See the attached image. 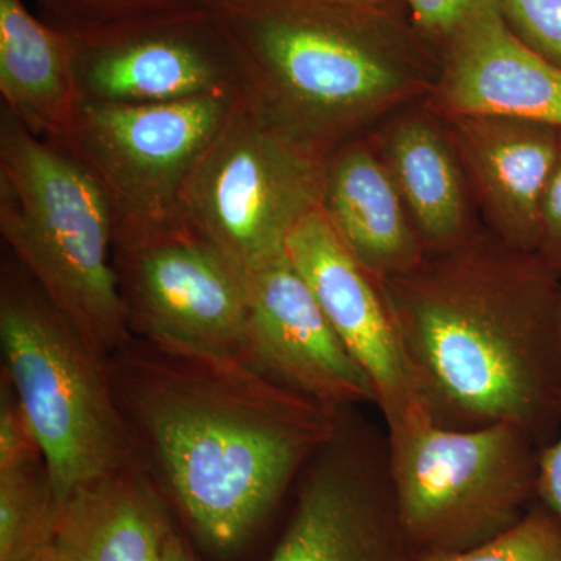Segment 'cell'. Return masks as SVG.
Returning a JSON list of instances; mask_svg holds the SVG:
<instances>
[{
    "label": "cell",
    "mask_w": 561,
    "mask_h": 561,
    "mask_svg": "<svg viewBox=\"0 0 561 561\" xmlns=\"http://www.w3.org/2000/svg\"><path fill=\"white\" fill-rule=\"evenodd\" d=\"M324 160L241 92L187 184V228L249 275L319 209Z\"/></svg>",
    "instance_id": "52a82bcc"
},
{
    "label": "cell",
    "mask_w": 561,
    "mask_h": 561,
    "mask_svg": "<svg viewBox=\"0 0 561 561\" xmlns=\"http://www.w3.org/2000/svg\"><path fill=\"white\" fill-rule=\"evenodd\" d=\"M426 101L440 116L511 117L561 130V68L519 39L494 9L443 50Z\"/></svg>",
    "instance_id": "9a60e30c"
},
{
    "label": "cell",
    "mask_w": 561,
    "mask_h": 561,
    "mask_svg": "<svg viewBox=\"0 0 561 561\" xmlns=\"http://www.w3.org/2000/svg\"><path fill=\"white\" fill-rule=\"evenodd\" d=\"M381 283L434 423L513 424L546 445L561 423L559 272L483 228Z\"/></svg>",
    "instance_id": "7a4b0ae2"
},
{
    "label": "cell",
    "mask_w": 561,
    "mask_h": 561,
    "mask_svg": "<svg viewBox=\"0 0 561 561\" xmlns=\"http://www.w3.org/2000/svg\"><path fill=\"white\" fill-rule=\"evenodd\" d=\"M538 256L561 275V142L541 205Z\"/></svg>",
    "instance_id": "484cf974"
},
{
    "label": "cell",
    "mask_w": 561,
    "mask_h": 561,
    "mask_svg": "<svg viewBox=\"0 0 561 561\" xmlns=\"http://www.w3.org/2000/svg\"><path fill=\"white\" fill-rule=\"evenodd\" d=\"M400 191L426 254L445 253L483 230L459 151L426 99L367 133Z\"/></svg>",
    "instance_id": "2e32d148"
},
{
    "label": "cell",
    "mask_w": 561,
    "mask_h": 561,
    "mask_svg": "<svg viewBox=\"0 0 561 561\" xmlns=\"http://www.w3.org/2000/svg\"><path fill=\"white\" fill-rule=\"evenodd\" d=\"M394 511L415 556L463 551L519 522L541 445L513 424L456 430L427 413L387 427Z\"/></svg>",
    "instance_id": "8992f818"
},
{
    "label": "cell",
    "mask_w": 561,
    "mask_h": 561,
    "mask_svg": "<svg viewBox=\"0 0 561 561\" xmlns=\"http://www.w3.org/2000/svg\"><path fill=\"white\" fill-rule=\"evenodd\" d=\"M0 345L60 504L138 463L108 357L81 337L11 254L0 273Z\"/></svg>",
    "instance_id": "5b68a950"
},
{
    "label": "cell",
    "mask_w": 561,
    "mask_h": 561,
    "mask_svg": "<svg viewBox=\"0 0 561 561\" xmlns=\"http://www.w3.org/2000/svg\"><path fill=\"white\" fill-rule=\"evenodd\" d=\"M68 35L84 102L149 105L242 92L238 57L209 5Z\"/></svg>",
    "instance_id": "30bf717a"
},
{
    "label": "cell",
    "mask_w": 561,
    "mask_h": 561,
    "mask_svg": "<svg viewBox=\"0 0 561 561\" xmlns=\"http://www.w3.org/2000/svg\"><path fill=\"white\" fill-rule=\"evenodd\" d=\"M537 497L561 523V423L559 437L541 446L538 456Z\"/></svg>",
    "instance_id": "4316f807"
},
{
    "label": "cell",
    "mask_w": 561,
    "mask_h": 561,
    "mask_svg": "<svg viewBox=\"0 0 561 561\" xmlns=\"http://www.w3.org/2000/svg\"><path fill=\"white\" fill-rule=\"evenodd\" d=\"M210 0H36L39 16L66 33L94 31L173 11L202 9Z\"/></svg>",
    "instance_id": "7402d4cb"
},
{
    "label": "cell",
    "mask_w": 561,
    "mask_h": 561,
    "mask_svg": "<svg viewBox=\"0 0 561 561\" xmlns=\"http://www.w3.org/2000/svg\"><path fill=\"white\" fill-rule=\"evenodd\" d=\"M46 463L32 421L10 376L0 368V471Z\"/></svg>",
    "instance_id": "cb8c5ba5"
},
{
    "label": "cell",
    "mask_w": 561,
    "mask_h": 561,
    "mask_svg": "<svg viewBox=\"0 0 561 561\" xmlns=\"http://www.w3.org/2000/svg\"><path fill=\"white\" fill-rule=\"evenodd\" d=\"M357 2L371 3V5H393V0H357Z\"/></svg>",
    "instance_id": "f546056e"
},
{
    "label": "cell",
    "mask_w": 561,
    "mask_h": 561,
    "mask_svg": "<svg viewBox=\"0 0 561 561\" xmlns=\"http://www.w3.org/2000/svg\"><path fill=\"white\" fill-rule=\"evenodd\" d=\"M161 561H195L187 549L186 542L181 540L180 535L172 531L168 542H165L164 553Z\"/></svg>",
    "instance_id": "83f0119b"
},
{
    "label": "cell",
    "mask_w": 561,
    "mask_h": 561,
    "mask_svg": "<svg viewBox=\"0 0 561 561\" xmlns=\"http://www.w3.org/2000/svg\"><path fill=\"white\" fill-rule=\"evenodd\" d=\"M242 92L279 127L328 154L427 99L440 58L393 5L357 0H210Z\"/></svg>",
    "instance_id": "3957f363"
},
{
    "label": "cell",
    "mask_w": 561,
    "mask_h": 561,
    "mask_svg": "<svg viewBox=\"0 0 561 561\" xmlns=\"http://www.w3.org/2000/svg\"><path fill=\"white\" fill-rule=\"evenodd\" d=\"M341 426L302 482L294 518L267 561H415L405 540L387 463Z\"/></svg>",
    "instance_id": "8fae6325"
},
{
    "label": "cell",
    "mask_w": 561,
    "mask_h": 561,
    "mask_svg": "<svg viewBox=\"0 0 561 561\" xmlns=\"http://www.w3.org/2000/svg\"><path fill=\"white\" fill-rule=\"evenodd\" d=\"M413 28L440 55L472 21L500 9V0H404Z\"/></svg>",
    "instance_id": "603a6c76"
},
{
    "label": "cell",
    "mask_w": 561,
    "mask_h": 561,
    "mask_svg": "<svg viewBox=\"0 0 561 561\" xmlns=\"http://www.w3.org/2000/svg\"><path fill=\"white\" fill-rule=\"evenodd\" d=\"M0 94L3 110L55 142L68 138L83 110L72 41L25 0H0Z\"/></svg>",
    "instance_id": "d6986e66"
},
{
    "label": "cell",
    "mask_w": 561,
    "mask_h": 561,
    "mask_svg": "<svg viewBox=\"0 0 561 561\" xmlns=\"http://www.w3.org/2000/svg\"><path fill=\"white\" fill-rule=\"evenodd\" d=\"M442 117L483 228L513 249L537 253L542 197L559 154L560 128L511 117Z\"/></svg>",
    "instance_id": "5bb4252c"
},
{
    "label": "cell",
    "mask_w": 561,
    "mask_h": 561,
    "mask_svg": "<svg viewBox=\"0 0 561 561\" xmlns=\"http://www.w3.org/2000/svg\"><path fill=\"white\" fill-rule=\"evenodd\" d=\"M247 280L250 367L334 412L375 404L370 381L287 251Z\"/></svg>",
    "instance_id": "7c38bea8"
},
{
    "label": "cell",
    "mask_w": 561,
    "mask_h": 561,
    "mask_svg": "<svg viewBox=\"0 0 561 561\" xmlns=\"http://www.w3.org/2000/svg\"><path fill=\"white\" fill-rule=\"evenodd\" d=\"M556 330H557V341H559V348H560V354H561V286H560V291H559V298H557Z\"/></svg>",
    "instance_id": "f1b7e54d"
},
{
    "label": "cell",
    "mask_w": 561,
    "mask_h": 561,
    "mask_svg": "<svg viewBox=\"0 0 561 561\" xmlns=\"http://www.w3.org/2000/svg\"><path fill=\"white\" fill-rule=\"evenodd\" d=\"M108 365L140 463L216 551L245 541L341 426L243 362L133 337Z\"/></svg>",
    "instance_id": "6da1fadb"
},
{
    "label": "cell",
    "mask_w": 561,
    "mask_h": 561,
    "mask_svg": "<svg viewBox=\"0 0 561 561\" xmlns=\"http://www.w3.org/2000/svg\"><path fill=\"white\" fill-rule=\"evenodd\" d=\"M415 561H561V523L541 504L481 545L463 551L424 553Z\"/></svg>",
    "instance_id": "44dd1931"
},
{
    "label": "cell",
    "mask_w": 561,
    "mask_h": 561,
    "mask_svg": "<svg viewBox=\"0 0 561 561\" xmlns=\"http://www.w3.org/2000/svg\"><path fill=\"white\" fill-rule=\"evenodd\" d=\"M319 210L345 250L376 279L404 275L427 256L367 133L327 154Z\"/></svg>",
    "instance_id": "e0dca14e"
},
{
    "label": "cell",
    "mask_w": 561,
    "mask_h": 561,
    "mask_svg": "<svg viewBox=\"0 0 561 561\" xmlns=\"http://www.w3.org/2000/svg\"><path fill=\"white\" fill-rule=\"evenodd\" d=\"M512 32L561 68V0H500Z\"/></svg>",
    "instance_id": "d4e9b609"
},
{
    "label": "cell",
    "mask_w": 561,
    "mask_h": 561,
    "mask_svg": "<svg viewBox=\"0 0 561 561\" xmlns=\"http://www.w3.org/2000/svg\"><path fill=\"white\" fill-rule=\"evenodd\" d=\"M172 531L157 483L138 461L61 502L49 561H161Z\"/></svg>",
    "instance_id": "ac0fdd59"
},
{
    "label": "cell",
    "mask_w": 561,
    "mask_h": 561,
    "mask_svg": "<svg viewBox=\"0 0 561 561\" xmlns=\"http://www.w3.org/2000/svg\"><path fill=\"white\" fill-rule=\"evenodd\" d=\"M128 327L162 348L249 364V280L195 232L114 250Z\"/></svg>",
    "instance_id": "9c48e42d"
},
{
    "label": "cell",
    "mask_w": 561,
    "mask_h": 561,
    "mask_svg": "<svg viewBox=\"0 0 561 561\" xmlns=\"http://www.w3.org/2000/svg\"><path fill=\"white\" fill-rule=\"evenodd\" d=\"M0 234L11 256L98 353L110 357L135 337L101 187L61 144L35 135L3 108Z\"/></svg>",
    "instance_id": "277c9868"
},
{
    "label": "cell",
    "mask_w": 561,
    "mask_h": 561,
    "mask_svg": "<svg viewBox=\"0 0 561 561\" xmlns=\"http://www.w3.org/2000/svg\"><path fill=\"white\" fill-rule=\"evenodd\" d=\"M291 264L308 280L345 348L371 383L387 427L424 411L382 283L335 238L320 210L309 214L286 242Z\"/></svg>",
    "instance_id": "4fadbf2b"
},
{
    "label": "cell",
    "mask_w": 561,
    "mask_h": 561,
    "mask_svg": "<svg viewBox=\"0 0 561 561\" xmlns=\"http://www.w3.org/2000/svg\"><path fill=\"white\" fill-rule=\"evenodd\" d=\"M58 516L46 463L0 471V561H49Z\"/></svg>",
    "instance_id": "ffe728a7"
},
{
    "label": "cell",
    "mask_w": 561,
    "mask_h": 561,
    "mask_svg": "<svg viewBox=\"0 0 561 561\" xmlns=\"http://www.w3.org/2000/svg\"><path fill=\"white\" fill-rule=\"evenodd\" d=\"M236 98L149 105L84 102L72 133L58 144L105 195L114 250L191 231L184 219L187 184Z\"/></svg>",
    "instance_id": "ba28073f"
}]
</instances>
